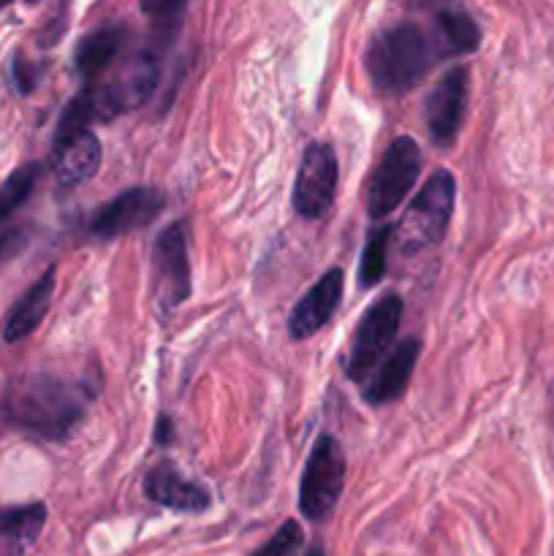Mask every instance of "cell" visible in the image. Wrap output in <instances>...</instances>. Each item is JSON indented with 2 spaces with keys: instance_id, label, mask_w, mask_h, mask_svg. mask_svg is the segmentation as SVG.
Returning a JSON list of instances; mask_svg holds the SVG:
<instances>
[{
  "instance_id": "obj_1",
  "label": "cell",
  "mask_w": 554,
  "mask_h": 556,
  "mask_svg": "<svg viewBox=\"0 0 554 556\" xmlns=\"http://www.w3.org/2000/svg\"><path fill=\"white\" fill-rule=\"evenodd\" d=\"M96 386L85 380H65L58 375H22L3 391L0 410L16 429L43 440H63L85 418Z\"/></svg>"
},
{
  "instance_id": "obj_2",
  "label": "cell",
  "mask_w": 554,
  "mask_h": 556,
  "mask_svg": "<svg viewBox=\"0 0 554 556\" xmlns=\"http://www.w3.org/2000/svg\"><path fill=\"white\" fill-rule=\"evenodd\" d=\"M440 58L432 38L413 22H396L386 27L369 43L364 54V68L380 92H405L416 87Z\"/></svg>"
},
{
  "instance_id": "obj_3",
  "label": "cell",
  "mask_w": 554,
  "mask_h": 556,
  "mask_svg": "<svg viewBox=\"0 0 554 556\" xmlns=\"http://www.w3.org/2000/svg\"><path fill=\"white\" fill-rule=\"evenodd\" d=\"M456 179L454 174L438 168L432 177L424 182L416 199L411 201L402 220L394 226V242L402 255H416L421 250L435 248L445 237L454 212Z\"/></svg>"
},
{
  "instance_id": "obj_4",
  "label": "cell",
  "mask_w": 554,
  "mask_h": 556,
  "mask_svg": "<svg viewBox=\"0 0 554 556\" xmlns=\"http://www.w3.org/2000/svg\"><path fill=\"white\" fill-rule=\"evenodd\" d=\"M402 313H405V304H402L400 293H386L369 304L367 313L358 320L356 331H353L351 351L345 358L348 378L364 380L367 375H373V369L394 348Z\"/></svg>"
},
{
  "instance_id": "obj_5",
  "label": "cell",
  "mask_w": 554,
  "mask_h": 556,
  "mask_svg": "<svg viewBox=\"0 0 554 556\" xmlns=\"http://www.w3.org/2000/svg\"><path fill=\"white\" fill-rule=\"evenodd\" d=\"M421 174V150L411 136H396L386 147L367 188V212L373 220L389 217L416 185Z\"/></svg>"
},
{
  "instance_id": "obj_6",
  "label": "cell",
  "mask_w": 554,
  "mask_h": 556,
  "mask_svg": "<svg viewBox=\"0 0 554 556\" xmlns=\"http://www.w3.org/2000/svg\"><path fill=\"white\" fill-rule=\"evenodd\" d=\"M342 486H345L342 445L331 434H320L310 451L302 486H299V510H302L304 519L324 521L340 503Z\"/></svg>"
},
{
  "instance_id": "obj_7",
  "label": "cell",
  "mask_w": 554,
  "mask_h": 556,
  "mask_svg": "<svg viewBox=\"0 0 554 556\" xmlns=\"http://www.w3.org/2000/svg\"><path fill=\"white\" fill-rule=\"evenodd\" d=\"M340 182V168L337 155L326 141H313L304 147V155L299 161L297 179H293V210L304 220L324 217L331 210Z\"/></svg>"
},
{
  "instance_id": "obj_8",
  "label": "cell",
  "mask_w": 554,
  "mask_h": 556,
  "mask_svg": "<svg viewBox=\"0 0 554 556\" xmlns=\"http://www.w3.org/2000/svg\"><path fill=\"white\" fill-rule=\"evenodd\" d=\"M152 271H155V296L163 309H174L190 296V264L185 223H172L163 228L152 250Z\"/></svg>"
},
{
  "instance_id": "obj_9",
  "label": "cell",
  "mask_w": 554,
  "mask_h": 556,
  "mask_svg": "<svg viewBox=\"0 0 554 556\" xmlns=\"http://www.w3.org/2000/svg\"><path fill=\"white\" fill-rule=\"evenodd\" d=\"M166 206V195L158 188H130L114 195L90 220V233L96 239H117L123 233L150 226Z\"/></svg>"
},
{
  "instance_id": "obj_10",
  "label": "cell",
  "mask_w": 554,
  "mask_h": 556,
  "mask_svg": "<svg viewBox=\"0 0 554 556\" xmlns=\"http://www.w3.org/2000/svg\"><path fill=\"white\" fill-rule=\"evenodd\" d=\"M467 90H470V74L465 65L445 71L438 85L429 90L424 119H427V130L438 147L454 144V139L459 136L462 119L467 112Z\"/></svg>"
},
{
  "instance_id": "obj_11",
  "label": "cell",
  "mask_w": 554,
  "mask_h": 556,
  "mask_svg": "<svg viewBox=\"0 0 554 556\" xmlns=\"http://www.w3.org/2000/svg\"><path fill=\"white\" fill-rule=\"evenodd\" d=\"M342 286H345V275L342 269H329L302 299L297 307L288 315V334L291 340L302 342L310 340L315 331L324 329L337 313V304L342 299Z\"/></svg>"
},
{
  "instance_id": "obj_12",
  "label": "cell",
  "mask_w": 554,
  "mask_h": 556,
  "mask_svg": "<svg viewBox=\"0 0 554 556\" xmlns=\"http://www.w3.org/2000/svg\"><path fill=\"white\" fill-rule=\"evenodd\" d=\"M144 494L161 508L179 510V514H204L212 505L210 492L185 478L172 462H161L147 472Z\"/></svg>"
},
{
  "instance_id": "obj_13",
  "label": "cell",
  "mask_w": 554,
  "mask_h": 556,
  "mask_svg": "<svg viewBox=\"0 0 554 556\" xmlns=\"http://www.w3.org/2000/svg\"><path fill=\"white\" fill-rule=\"evenodd\" d=\"M418 356H421V342L416 337L396 342L369 375V383L364 386V400L369 405H386V402L400 400L411 383Z\"/></svg>"
},
{
  "instance_id": "obj_14",
  "label": "cell",
  "mask_w": 554,
  "mask_h": 556,
  "mask_svg": "<svg viewBox=\"0 0 554 556\" xmlns=\"http://www.w3.org/2000/svg\"><path fill=\"white\" fill-rule=\"evenodd\" d=\"M101 166V141L90 128L60 136L52 147V172L63 188L87 182Z\"/></svg>"
},
{
  "instance_id": "obj_15",
  "label": "cell",
  "mask_w": 554,
  "mask_h": 556,
  "mask_svg": "<svg viewBox=\"0 0 554 556\" xmlns=\"http://www.w3.org/2000/svg\"><path fill=\"white\" fill-rule=\"evenodd\" d=\"M47 505L33 503L0 510V556H25L41 538Z\"/></svg>"
},
{
  "instance_id": "obj_16",
  "label": "cell",
  "mask_w": 554,
  "mask_h": 556,
  "mask_svg": "<svg viewBox=\"0 0 554 556\" xmlns=\"http://www.w3.org/2000/svg\"><path fill=\"white\" fill-rule=\"evenodd\" d=\"M54 293V266L43 271L38 277L36 286H30L25 291V296L14 304V309L9 313L3 326V340L5 342H20L25 337H30L33 331L41 326L43 315L49 313V304H52Z\"/></svg>"
},
{
  "instance_id": "obj_17",
  "label": "cell",
  "mask_w": 554,
  "mask_h": 556,
  "mask_svg": "<svg viewBox=\"0 0 554 556\" xmlns=\"http://www.w3.org/2000/svg\"><path fill=\"white\" fill-rule=\"evenodd\" d=\"M155 85H158V58L150 52L134 58V63H128V68H125L117 79L106 81L109 92H112V101L119 114L141 106V103L152 96Z\"/></svg>"
},
{
  "instance_id": "obj_18",
  "label": "cell",
  "mask_w": 554,
  "mask_h": 556,
  "mask_svg": "<svg viewBox=\"0 0 554 556\" xmlns=\"http://www.w3.org/2000/svg\"><path fill=\"white\" fill-rule=\"evenodd\" d=\"M125 36H128V30H125L123 25H103L98 27V30L87 33L74 54L76 71H79L85 79H96V76L101 74L103 68H109L112 60L123 52Z\"/></svg>"
},
{
  "instance_id": "obj_19",
  "label": "cell",
  "mask_w": 554,
  "mask_h": 556,
  "mask_svg": "<svg viewBox=\"0 0 554 556\" xmlns=\"http://www.w3.org/2000/svg\"><path fill=\"white\" fill-rule=\"evenodd\" d=\"M432 41L438 47V54L459 58V54L476 52L478 43H481V27L467 11L445 9L440 11L438 22H435Z\"/></svg>"
},
{
  "instance_id": "obj_20",
  "label": "cell",
  "mask_w": 554,
  "mask_h": 556,
  "mask_svg": "<svg viewBox=\"0 0 554 556\" xmlns=\"http://www.w3.org/2000/svg\"><path fill=\"white\" fill-rule=\"evenodd\" d=\"M394 242V226H378L369 233L367 244L362 250V261H358V286L373 288L378 286L380 277L386 275L389 266V244Z\"/></svg>"
},
{
  "instance_id": "obj_21",
  "label": "cell",
  "mask_w": 554,
  "mask_h": 556,
  "mask_svg": "<svg viewBox=\"0 0 554 556\" xmlns=\"http://www.w3.org/2000/svg\"><path fill=\"white\" fill-rule=\"evenodd\" d=\"M38 177H41V163H27V166L16 168L3 185H0V223L20 210L27 201V195L36 188Z\"/></svg>"
},
{
  "instance_id": "obj_22",
  "label": "cell",
  "mask_w": 554,
  "mask_h": 556,
  "mask_svg": "<svg viewBox=\"0 0 554 556\" xmlns=\"http://www.w3.org/2000/svg\"><path fill=\"white\" fill-rule=\"evenodd\" d=\"M302 543L304 532L302 527H299V521H286V525H282L253 556H297Z\"/></svg>"
},
{
  "instance_id": "obj_23",
  "label": "cell",
  "mask_w": 554,
  "mask_h": 556,
  "mask_svg": "<svg viewBox=\"0 0 554 556\" xmlns=\"http://www.w3.org/2000/svg\"><path fill=\"white\" fill-rule=\"evenodd\" d=\"M188 0H141V11L161 25H177Z\"/></svg>"
},
{
  "instance_id": "obj_24",
  "label": "cell",
  "mask_w": 554,
  "mask_h": 556,
  "mask_svg": "<svg viewBox=\"0 0 554 556\" xmlns=\"http://www.w3.org/2000/svg\"><path fill=\"white\" fill-rule=\"evenodd\" d=\"M25 244H27V233L22 231V228H16V231L0 233V266H3L5 261L14 258V255L20 253Z\"/></svg>"
},
{
  "instance_id": "obj_25",
  "label": "cell",
  "mask_w": 554,
  "mask_h": 556,
  "mask_svg": "<svg viewBox=\"0 0 554 556\" xmlns=\"http://www.w3.org/2000/svg\"><path fill=\"white\" fill-rule=\"evenodd\" d=\"M304 556H326V554H324V548H320V546H315V548H310V552L304 554Z\"/></svg>"
},
{
  "instance_id": "obj_26",
  "label": "cell",
  "mask_w": 554,
  "mask_h": 556,
  "mask_svg": "<svg viewBox=\"0 0 554 556\" xmlns=\"http://www.w3.org/2000/svg\"><path fill=\"white\" fill-rule=\"evenodd\" d=\"M5 3H11V0H0V5H5Z\"/></svg>"
}]
</instances>
